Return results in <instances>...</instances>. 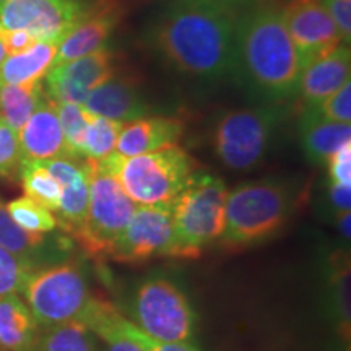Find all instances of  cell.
Here are the masks:
<instances>
[{
  "label": "cell",
  "instance_id": "8",
  "mask_svg": "<svg viewBox=\"0 0 351 351\" xmlns=\"http://www.w3.org/2000/svg\"><path fill=\"white\" fill-rule=\"evenodd\" d=\"M90 163V200L80 230L72 236L83 252L91 258H108L112 245L129 223L135 204L111 174L96 161Z\"/></svg>",
  "mask_w": 351,
  "mask_h": 351
},
{
  "label": "cell",
  "instance_id": "42",
  "mask_svg": "<svg viewBox=\"0 0 351 351\" xmlns=\"http://www.w3.org/2000/svg\"><path fill=\"white\" fill-rule=\"evenodd\" d=\"M5 57H7V52H5V49H3L2 43H0V65H2L3 59H5Z\"/></svg>",
  "mask_w": 351,
  "mask_h": 351
},
{
  "label": "cell",
  "instance_id": "17",
  "mask_svg": "<svg viewBox=\"0 0 351 351\" xmlns=\"http://www.w3.org/2000/svg\"><path fill=\"white\" fill-rule=\"evenodd\" d=\"M351 52L340 44L330 54L320 57L301 70L298 95L306 104H319L350 82Z\"/></svg>",
  "mask_w": 351,
  "mask_h": 351
},
{
  "label": "cell",
  "instance_id": "18",
  "mask_svg": "<svg viewBox=\"0 0 351 351\" xmlns=\"http://www.w3.org/2000/svg\"><path fill=\"white\" fill-rule=\"evenodd\" d=\"M117 20H119L117 13L91 10L75 28L65 34L62 41L57 44L52 67L72 62L80 57L93 54L96 51L106 49V44L111 39Z\"/></svg>",
  "mask_w": 351,
  "mask_h": 351
},
{
  "label": "cell",
  "instance_id": "40",
  "mask_svg": "<svg viewBox=\"0 0 351 351\" xmlns=\"http://www.w3.org/2000/svg\"><path fill=\"white\" fill-rule=\"evenodd\" d=\"M85 2L91 10H103V12H112L121 15L124 10L125 0H82Z\"/></svg>",
  "mask_w": 351,
  "mask_h": 351
},
{
  "label": "cell",
  "instance_id": "35",
  "mask_svg": "<svg viewBox=\"0 0 351 351\" xmlns=\"http://www.w3.org/2000/svg\"><path fill=\"white\" fill-rule=\"evenodd\" d=\"M121 326L127 335L137 341L145 351H200L192 341H161L153 339V337L140 330L130 319H125L124 315L121 319Z\"/></svg>",
  "mask_w": 351,
  "mask_h": 351
},
{
  "label": "cell",
  "instance_id": "37",
  "mask_svg": "<svg viewBox=\"0 0 351 351\" xmlns=\"http://www.w3.org/2000/svg\"><path fill=\"white\" fill-rule=\"evenodd\" d=\"M332 20L341 34V39L348 44L351 39V0H322Z\"/></svg>",
  "mask_w": 351,
  "mask_h": 351
},
{
  "label": "cell",
  "instance_id": "24",
  "mask_svg": "<svg viewBox=\"0 0 351 351\" xmlns=\"http://www.w3.org/2000/svg\"><path fill=\"white\" fill-rule=\"evenodd\" d=\"M90 200V163L85 160V168L75 181L62 187L60 204L57 210V226H60L67 234L73 236L80 230L88 212Z\"/></svg>",
  "mask_w": 351,
  "mask_h": 351
},
{
  "label": "cell",
  "instance_id": "29",
  "mask_svg": "<svg viewBox=\"0 0 351 351\" xmlns=\"http://www.w3.org/2000/svg\"><path fill=\"white\" fill-rule=\"evenodd\" d=\"M124 122L106 119V117L88 116V125L83 140V158L99 161L116 152L117 137Z\"/></svg>",
  "mask_w": 351,
  "mask_h": 351
},
{
  "label": "cell",
  "instance_id": "41",
  "mask_svg": "<svg viewBox=\"0 0 351 351\" xmlns=\"http://www.w3.org/2000/svg\"><path fill=\"white\" fill-rule=\"evenodd\" d=\"M337 219V226H339L340 234L343 236L346 241H350V225H351V213L350 212H343V213H337L335 215Z\"/></svg>",
  "mask_w": 351,
  "mask_h": 351
},
{
  "label": "cell",
  "instance_id": "38",
  "mask_svg": "<svg viewBox=\"0 0 351 351\" xmlns=\"http://www.w3.org/2000/svg\"><path fill=\"white\" fill-rule=\"evenodd\" d=\"M0 43H2L7 56H15L32 49V47L36 46L39 41L29 33L23 32V29L0 28Z\"/></svg>",
  "mask_w": 351,
  "mask_h": 351
},
{
  "label": "cell",
  "instance_id": "26",
  "mask_svg": "<svg viewBox=\"0 0 351 351\" xmlns=\"http://www.w3.org/2000/svg\"><path fill=\"white\" fill-rule=\"evenodd\" d=\"M350 254L345 249L333 252L330 257V287L335 319L339 322L341 339L350 341L351 309H350Z\"/></svg>",
  "mask_w": 351,
  "mask_h": 351
},
{
  "label": "cell",
  "instance_id": "22",
  "mask_svg": "<svg viewBox=\"0 0 351 351\" xmlns=\"http://www.w3.org/2000/svg\"><path fill=\"white\" fill-rule=\"evenodd\" d=\"M56 44L38 43L21 54L7 56L0 65V85H29L43 82L54 64Z\"/></svg>",
  "mask_w": 351,
  "mask_h": 351
},
{
  "label": "cell",
  "instance_id": "9",
  "mask_svg": "<svg viewBox=\"0 0 351 351\" xmlns=\"http://www.w3.org/2000/svg\"><path fill=\"white\" fill-rule=\"evenodd\" d=\"M132 322L161 341H192L197 314L184 289L166 276H152L138 285L130 301Z\"/></svg>",
  "mask_w": 351,
  "mask_h": 351
},
{
  "label": "cell",
  "instance_id": "21",
  "mask_svg": "<svg viewBox=\"0 0 351 351\" xmlns=\"http://www.w3.org/2000/svg\"><path fill=\"white\" fill-rule=\"evenodd\" d=\"M122 314L111 302L91 298L80 320L103 341L104 351H145L121 326Z\"/></svg>",
  "mask_w": 351,
  "mask_h": 351
},
{
  "label": "cell",
  "instance_id": "13",
  "mask_svg": "<svg viewBox=\"0 0 351 351\" xmlns=\"http://www.w3.org/2000/svg\"><path fill=\"white\" fill-rule=\"evenodd\" d=\"M116 70V54L109 49H101L72 62L51 67L44 77V90L54 103L83 104L91 90L111 78Z\"/></svg>",
  "mask_w": 351,
  "mask_h": 351
},
{
  "label": "cell",
  "instance_id": "4",
  "mask_svg": "<svg viewBox=\"0 0 351 351\" xmlns=\"http://www.w3.org/2000/svg\"><path fill=\"white\" fill-rule=\"evenodd\" d=\"M96 165L114 176L137 205H173L197 171L194 158L179 145L138 156L114 152Z\"/></svg>",
  "mask_w": 351,
  "mask_h": 351
},
{
  "label": "cell",
  "instance_id": "10",
  "mask_svg": "<svg viewBox=\"0 0 351 351\" xmlns=\"http://www.w3.org/2000/svg\"><path fill=\"white\" fill-rule=\"evenodd\" d=\"M90 12L82 0H5L0 3V28L23 29L39 43L57 46Z\"/></svg>",
  "mask_w": 351,
  "mask_h": 351
},
{
  "label": "cell",
  "instance_id": "6",
  "mask_svg": "<svg viewBox=\"0 0 351 351\" xmlns=\"http://www.w3.org/2000/svg\"><path fill=\"white\" fill-rule=\"evenodd\" d=\"M283 117L285 109L280 103L225 112L213 127L215 155L228 169H256L269 155Z\"/></svg>",
  "mask_w": 351,
  "mask_h": 351
},
{
  "label": "cell",
  "instance_id": "43",
  "mask_svg": "<svg viewBox=\"0 0 351 351\" xmlns=\"http://www.w3.org/2000/svg\"><path fill=\"white\" fill-rule=\"evenodd\" d=\"M225 2H230V3H234L236 0H225Z\"/></svg>",
  "mask_w": 351,
  "mask_h": 351
},
{
  "label": "cell",
  "instance_id": "16",
  "mask_svg": "<svg viewBox=\"0 0 351 351\" xmlns=\"http://www.w3.org/2000/svg\"><path fill=\"white\" fill-rule=\"evenodd\" d=\"M184 135V124L178 117L145 116L124 122L116 143V153L122 156H138L161 148L178 145Z\"/></svg>",
  "mask_w": 351,
  "mask_h": 351
},
{
  "label": "cell",
  "instance_id": "19",
  "mask_svg": "<svg viewBox=\"0 0 351 351\" xmlns=\"http://www.w3.org/2000/svg\"><path fill=\"white\" fill-rule=\"evenodd\" d=\"M300 138L307 160L327 163L333 153L351 143V125L324 119L314 104H306L300 117Z\"/></svg>",
  "mask_w": 351,
  "mask_h": 351
},
{
  "label": "cell",
  "instance_id": "11",
  "mask_svg": "<svg viewBox=\"0 0 351 351\" xmlns=\"http://www.w3.org/2000/svg\"><path fill=\"white\" fill-rule=\"evenodd\" d=\"M173 244V205H137L108 258L138 265L156 257H171Z\"/></svg>",
  "mask_w": 351,
  "mask_h": 351
},
{
  "label": "cell",
  "instance_id": "34",
  "mask_svg": "<svg viewBox=\"0 0 351 351\" xmlns=\"http://www.w3.org/2000/svg\"><path fill=\"white\" fill-rule=\"evenodd\" d=\"M320 116L327 121L350 124L351 122V85L350 82L340 88L339 91L328 96L322 103L314 104Z\"/></svg>",
  "mask_w": 351,
  "mask_h": 351
},
{
  "label": "cell",
  "instance_id": "44",
  "mask_svg": "<svg viewBox=\"0 0 351 351\" xmlns=\"http://www.w3.org/2000/svg\"><path fill=\"white\" fill-rule=\"evenodd\" d=\"M3 2H5V0H0V3H3Z\"/></svg>",
  "mask_w": 351,
  "mask_h": 351
},
{
  "label": "cell",
  "instance_id": "15",
  "mask_svg": "<svg viewBox=\"0 0 351 351\" xmlns=\"http://www.w3.org/2000/svg\"><path fill=\"white\" fill-rule=\"evenodd\" d=\"M23 161H44L52 158H73L65 143L54 101L44 98L33 116L19 132ZM77 160V158H73Z\"/></svg>",
  "mask_w": 351,
  "mask_h": 351
},
{
  "label": "cell",
  "instance_id": "5",
  "mask_svg": "<svg viewBox=\"0 0 351 351\" xmlns=\"http://www.w3.org/2000/svg\"><path fill=\"white\" fill-rule=\"evenodd\" d=\"M228 187L221 178L197 169L173 202L174 244L171 258L194 261L219 241L225 228Z\"/></svg>",
  "mask_w": 351,
  "mask_h": 351
},
{
  "label": "cell",
  "instance_id": "23",
  "mask_svg": "<svg viewBox=\"0 0 351 351\" xmlns=\"http://www.w3.org/2000/svg\"><path fill=\"white\" fill-rule=\"evenodd\" d=\"M46 98L43 82L29 85H0V119L19 134Z\"/></svg>",
  "mask_w": 351,
  "mask_h": 351
},
{
  "label": "cell",
  "instance_id": "32",
  "mask_svg": "<svg viewBox=\"0 0 351 351\" xmlns=\"http://www.w3.org/2000/svg\"><path fill=\"white\" fill-rule=\"evenodd\" d=\"M36 269L33 262L16 256L0 245V298L20 295L29 274Z\"/></svg>",
  "mask_w": 351,
  "mask_h": 351
},
{
  "label": "cell",
  "instance_id": "33",
  "mask_svg": "<svg viewBox=\"0 0 351 351\" xmlns=\"http://www.w3.org/2000/svg\"><path fill=\"white\" fill-rule=\"evenodd\" d=\"M23 163L19 142V134L0 119V178L7 181H16L20 178V168Z\"/></svg>",
  "mask_w": 351,
  "mask_h": 351
},
{
  "label": "cell",
  "instance_id": "28",
  "mask_svg": "<svg viewBox=\"0 0 351 351\" xmlns=\"http://www.w3.org/2000/svg\"><path fill=\"white\" fill-rule=\"evenodd\" d=\"M46 244V234H32L13 221L7 205L0 200V245L36 265V256Z\"/></svg>",
  "mask_w": 351,
  "mask_h": 351
},
{
  "label": "cell",
  "instance_id": "14",
  "mask_svg": "<svg viewBox=\"0 0 351 351\" xmlns=\"http://www.w3.org/2000/svg\"><path fill=\"white\" fill-rule=\"evenodd\" d=\"M86 112L106 119L130 122L150 112V104L145 99L137 80L129 75H114L91 90L82 104Z\"/></svg>",
  "mask_w": 351,
  "mask_h": 351
},
{
  "label": "cell",
  "instance_id": "7",
  "mask_svg": "<svg viewBox=\"0 0 351 351\" xmlns=\"http://www.w3.org/2000/svg\"><path fill=\"white\" fill-rule=\"evenodd\" d=\"M20 295L41 328L80 319L93 298L82 267L72 261L36 267Z\"/></svg>",
  "mask_w": 351,
  "mask_h": 351
},
{
  "label": "cell",
  "instance_id": "30",
  "mask_svg": "<svg viewBox=\"0 0 351 351\" xmlns=\"http://www.w3.org/2000/svg\"><path fill=\"white\" fill-rule=\"evenodd\" d=\"M7 210L13 221L32 234H47L57 228L54 213L26 195L8 202Z\"/></svg>",
  "mask_w": 351,
  "mask_h": 351
},
{
  "label": "cell",
  "instance_id": "36",
  "mask_svg": "<svg viewBox=\"0 0 351 351\" xmlns=\"http://www.w3.org/2000/svg\"><path fill=\"white\" fill-rule=\"evenodd\" d=\"M328 182L351 184V143L341 147L327 160Z\"/></svg>",
  "mask_w": 351,
  "mask_h": 351
},
{
  "label": "cell",
  "instance_id": "3",
  "mask_svg": "<svg viewBox=\"0 0 351 351\" xmlns=\"http://www.w3.org/2000/svg\"><path fill=\"white\" fill-rule=\"evenodd\" d=\"M300 191L291 181L263 178L228 191L219 243L228 251L254 247L278 234L291 219Z\"/></svg>",
  "mask_w": 351,
  "mask_h": 351
},
{
  "label": "cell",
  "instance_id": "12",
  "mask_svg": "<svg viewBox=\"0 0 351 351\" xmlns=\"http://www.w3.org/2000/svg\"><path fill=\"white\" fill-rule=\"evenodd\" d=\"M282 15L296 47L301 70L343 44L322 0H289Z\"/></svg>",
  "mask_w": 351,
  "mask_h": 351
},
{
  "label": "cell",
  "instance_id": "39",
  "mask_svg": "<svg viewBox=\"0 0 351 351\" xmlns=\"http://www.w3.org/2000/svg\"><path fill=\"white\" fill-rule=\"evenodd\" d=\"M327 199L333 213L351 212V184L328 182Z\"/></svg>",
  "mask_w": 351,
  "mask_h": 351
},
{
  "label": "cell",
  "instance_id": "31",
  "mask_svg": "<svg viewBox=\"0 0 351 351\" xmlns=\"http://www.w3.org/2000/svg\"><path fill=\"white\" fill-rule=\"evenodd\" d=\"M59 116L60 127H62L65 143H67L69 152L72 153L77 160H85L83 158V140H85V132L88 125V116L90 112L85 111L82 104L75 103H54Z\"/></svg>",
  "mask_w": 351,
  "mask_h": 351
},
{
  "label": "cell",
  "instance_id": "20",
  "mask_svg": "<svg viewBox=\"0 0 351 351\" xmlns=\"http://www.w3.org/2000/svg\"><path fill=\"white\" fill-rule=\"evenodd\" d=\"M41 327L19 295L0 298V350L36 351Z\"/></svg>",
  "mask_w": 351,
  "mask_h": 351
},
{
  "label": "cell",
  "instance_id": "2",
  "mask_svg": "<svg viewBox=\"0 0 351 351\" xmlns=\"http://www.w3.org/2000/svg\"><path fill=\"white\" fill-rule=\"evenodd\" d=\"M234 73L267 103L298 95L301 64L282 10L261 5L238 20Z\"/></svg>",
  "mask_w": 351,
  "mask_h": 351
},
{
  "label": "cell",
  "instance_id": "27",
  "mask_svg": "<svg viewBox=\"0 0 351 351\" xmlns=\"http://www.w3.org/2000/svg\"><path fill=\"white\" fill-rule=\"evenodd\" d=\"M19 179L21 181V187H23L26 197L38 202L44 208L57 213L62 187L47 173L41 161H23Z\"/></svg>",
  "mask_w": 351,
  "mask_h": 351
},
{
  "label": "cell",
  "instance_id": "1",
  "mask_svg": "<svg viewBox=\"0 0 351 351\" xmlns=\"http://www.w3.org/2000/svg\"><path fill=\"white\" fill-rule=\"evenodd\" d=\"M236 19L225 0H173L152 29L153 47L187 77L215 82L234 75Z\"/></svg>",
  "mask_w": 351,
  "mask_h": 351
},
{
  "label": "cell",
  "instance_id": "25",
  "mask_svg": "<svg viewBox=\"0 0 351 351\" xmlns=\"http://www.w3.org/2000/svg\"><path fill=\"white\" fill-rule=\"evenodd\" d=\"M36 351H99L96 335L80 319L41 328Z\"/></svg>",
  "mask_w": 351,
  "mask_h": 351
}]
</instances>
